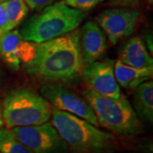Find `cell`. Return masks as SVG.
<instances>
[{"mask_svg": "<svg viewBox=\"0 0 153 153\" xmlns=\"http://www.w3.org/2000/svg\"><path fill=\"white\" fill-rule=\"evenodd\" d=\"M80 30L37 44L33 59L24 65L28 75L48 82H67L82 74Z\"/></svg>", "mask_w": 153, "mask_h": 153, "instance_id": "6da1fadb", "label": "cell"}, {"mask_svg": "<svg viewBox=\"0 0 153 153\" xmlns=\"http://www.w3.org/2000/svg\"><path fill=\"white\" fill-rule=\"evenodd\" d=\"M51 123L66 143L68 153H115L117 138L74 115L52 107Z\"/></svg>", "mask_w": 153, "mask_h": 153, "instance_id": "7a4b0ae2", "label": "cell"}, {"mask_svg": "<svg viewBox=\"0 0 153 153\" xmlns=\"http://www.w3.org/2000/svg\"><path fill=\"white\" fill-rule=\"evenodd\" d=\"M86 14L62 3L44 8L30 17L21 29L23 40L44 43L72 32L82 23Z\"/></svg>", "mask_w": 153, "mask_h": 153, "instance_id": "3957f363", "label": "cell"}, {"mask_svg": "<svg viewBox=\"0 0 153 153\" xmlns=\"http://www.w3.org/2000/svg\"><path fill=\"white\" fill-rule=\"evenodd\" d=\"M83 96L93 109L99 126L119 135H138L144 132L141 121L123 94L119 98H110L94 93L88 88Z\"/></svg>", "mask_w": 153, "mask_h": 153, "instance_id": "277c9868", "label": "cell"}, {"mask_svg": "<svg viewBox=\"0 0 153 153\" xmlns=\"http://www.w3.org/2000/svg\"><path fill=\"white\" fill-rule=\"evenodd\" d=\"M52 107L39 94L19 88L6 96L2 104V117L6 128L40 125L51 118Z\"/></svg>", "mask_w": 153, "mask_h": 153, "instance_id": "5b68a950", "label": "cell"}, {"mask_svg": "<svg viewBox=\"0 0 153 153\" xmlns=\"http://www.w3.org/2000/svg\"><path fill=\"white\" fill-rule=\"evenodd\" d=\"M10 130L32 153H68L66 143L49 122Z\"/></svg>", "mask_w": 153, "mask_h": 153, "instance_id": "8992f818", "label": "cell"}, {"mask_svg": "<svg viewBox=\"0 0 153 153\" xmlns=\"http://www.w3.org/2000/svg\"><path fill=\"white\" fill-rule=\"evenodd\" d=\"M41 95L55 109L78 117L99 127L96 116L84 98L62 85L44 83L39 88Z\"/></svg>", "mask_w": 153, "mask_h": 153, "instance_id": "52a82bcc", "label": "cell"}, {"mask_svg": "<svg viewBox=\"0 0 153 153\" xmlns=\"http://www.w3.org/2000/svg\"><path fill=\"white\" fill-rule=\"evenodd\" d=\"M114 63V60L105 59L85 66L81 75L89 90L105 97H120L122 93L115 78Z\"/></svg>", "mask_w": 153, "mask_h": 153, "instance_id": "ba28073f", "label": "cell"}, {"mask_svg": "<svg viewBox=\"0 0 153 153\" xmlns=\"http://www.w3.org/2000/svg\"><path fill=\"white\" fill-rule=\"evenodd\" d=\"M139 16L140 13L137 10L117 8L99 14L96 22L106 33L110 42L116 44L120 39L134 33Z\"/></svg>", "mask_w": 153, "mask_h": 153, "instance_id": "9c48e42d", "label": "cell"}, {"mask_svg": "<svg viewBox=\"0 0 153 153\" xmlns=\"http://www.w3.org/2000/svg\"><path fill=\"white\" fill-rule=\"evenodd\" d=\"M79 47L84 66L100 60L107 48L104 33L98 24L89 21L80 30Z\"/></svg>", "mask_w": 153, "mask_h": 153, "instance_id": "30bf717a", "label": "cell"}, {"mask_svg": "<svg viewBox=\"0 0 153 153\" xmlns=\"http://www.w3.org/2000/svg\"><path fill=\"white\" fill-rule=\"evenodd\" d=\"M122 63L134 68L153 66V60L148 53L145 43L139 37L128 40L121 49L119 59Z\"/></svg>", "mask_w": 153, "mask_h": 153, "instance_id": "8fae6325", "label": "cell"}, {"mask_svg": "<svg viewBox=\"0 0 153 153\" xmlns=\"http://www.w3.org/2000/svg\"><path fill=\"white\" fill-rule=\"evenodd\" d=\"M114 75L117 83L125 88H136L153 75V66L134 68L117 60L114 63Z\"/></svg>", "mask_w": 153, "mask_h": 153, "instance_id": "7c38bea8", "label": "cell"}, {"mask_svg": "<svg viewBox=\"0 0 153 153\" xmlns=\"http://www.w3.org/2000/svg\"><path fill=\"white\" fill-rule=\"evenodd\" d=\"M22 42L23 38L19 30H10L0 36V56L13 70L20 68Z\"/></svg>", "mask_w": 153, "mask_h": 153, "instance_id": "4fadbf2b", "label": "cell"}, {"mask_svg": "<svg viewBox=\"0 0 153 153\" xmlns=\"http://www.w3.org/2000/svg\"><path fill=\"white\" fill-rule=\"evenodd\" d=\"M134 106L140 120L152 125L153 123V82L152 80L144 82L135 88Z\"/></svg>", "mask_w": 153, "mask_h": 153, "instance_id": "5bb4252c", "label": "cell"}, {"mask_svg": "<svg viewBox=\"0 0 153 153\" xmlns=\"http://www.w3.org/2000/svg\"><path fill=\"white\" fill-rule=\"evenodd\" d=\"M9 31L19 26L28 14V6L23 0H7L3 2Z\"/></svg>", "mask_w": 153, "mask_h": 153, "instance_id": "9a60e30c", "label": "cell"}, {"mask_svg": "<svg viewBox=\"0 0 153 153\" xmlns=\"http://www.w3.org/2000/svg\"><path fill=\"white\" fill-rule=\"evenodd\" d=\"M0 152L1 153H32L25 146L10 129L0 128Z\"/></svg>", "mask_w": 153, "mask_h": 153, "instance_id": "2e32d148", "label": "cell"}, {"mask_svg": "<svg viewBox=\"0 0 153 153\" xmlns=\"http://www.w3.org/2000/svg\"><path fill=\"white\" fill-rule=\"evenodd\" d=\"M104 0H64L67 6L81 11H87L102 3Z\"/></svg>", "mask_w": 153, "mask_h": 153, "instance_id": "e0dca14e", "label": "cell"}, {"mask_svg": "<svg viewBox=\"0 0 153 153\" xmlns=\"http://www.w3.org/2000/svg\"><path fill=\"white\" fill-rule=\"evenodd\" d=\"M32 10H42L54 3V0H23Z\"/></svg>", "mask_w": 153, "mask_h": 153, "instance_id": "ac0fdd59", "label": "cell"}, {"mask_svg": "<svg viewBox=\"0 0 153 153\" xmlns=\"http://www.w3.org/2000/svg\"><path fill=\"white\" fill-rule=\"evenodd\" d=\"M9 31L8 22L6 19V15L3 4L0 2V36Z\"/></svg>", "mask_w": 153, "mask_h": 153, "instance_id": "d6986e66", "label": "cell"}, {"mask_svg": "<svg viewBox=\"0 0 153 153\" xmlns=\"http://www.w3.org/2000/svg\"><path fill=\"white\" fill-rule=\"evenodd\" d=\"M4 125V122H3V117H2V104L0 102V128H2Z\"/></svg>", "mask_w": 153, "mask_h": 153, "instance_id": "ffe728a7", "label": "cell"}, {"mask_svg": "<svg viewBox=\"0 0 153 153\" xmlns=\"http://www.w3.org/2000/svg\"><path fill=\"white\" fill-rule=\"evenodd\" d=\"M5 1H7V0H0V2H1V3H3V2H5Z\"/></svg>", "mask_w": 153, "mask_h": 153, "instance_id": "44dd1931", "label": "cell"}, {"mask_svg": "<svg viewBox=\"0 0 153 153\" xmlns=\"http://www.w3.org/2000/svg\"><path fill=\"white\" fill-rule=\"evenodd\" d=\"M116 153V152H115ZM124 153H136V152H124Z\"/></svg>", "mask_w": 153, "mask_h": 153, "instance_id": "7402d4cb", "label": "cell"}, {"mask_svg": "<svg viewBox=\"0 0 153 153\" xmlns=\"http://www.w3.org/2000/svg\"><path fill=\"white\" fill-rule=\"evenodd\" d=\"M0 153H1V152H0Z\"/></svg>", "mask_w": 153, "mask_h": 153, "instance_id": "603a6c76", "label": "cell"}]
</instances>
